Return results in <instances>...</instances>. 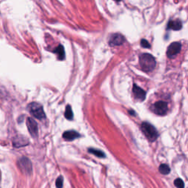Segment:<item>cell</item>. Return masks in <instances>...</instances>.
Here are the masks:
<instances>
[{"instance_id": "cell-1", "label": "cell", "mask_w": 188, "mask_h": 188, "mask_svg": "<svg viewBox=\"0 0 188 188\" xmlns=\"http://www.w3.org/2000/svg\"><path fill=\"white\" fill-rule=\"evenodd\" d=\"M140 64L143 71L146 72L153 71L156 66V60L150 54L143 53L140 55Z\"/></svg>"}, {"instance_id": "cell-2", "label": "cell", "mask_w": 188, "mask_h": 188, "mask_svg": "<svg viewBox=\"0 0 188 188\" xmlns=\"http://www.w3.org/2000/svg\"><path fill=\"white\" fill-rule=\"evenodd\" d=\"M141 130L145 135L146 138L151 142H154L157 139L158 132L156 131L155 127L147 122H143L141 124Z\"/></svg>"}, {"instance_id": "cell-3", "label": "cell", "mask_w": 188, "mask_h": 188, "mask_svg": "<svg viewBox=\"0 0 188 188\" xmlns=\"http://www.w3.org/2000/svg\"><path fill=\"white\" fill-rule=\"evenodd\" d=\"M29 109L33 117L38 118L39 120L46 118V115H45L44 111H43V107L40 104L36 103V102H32V103L29 104Z\"/></svg>"}, {"instance_id": "cell-4", "label": "cell", "mask_w": 188, "mask_h": 188, "mask_svg": "<svg viewBox=\"0 0 188 188\" xmlns=\"http://www.w3.org/2000/svg\"><path fill=\"white\" fill-rule=\"evenodd\" d=\"M18 166L19 169L22 170V172L24 174L29 175L32 173V163L30 160L27 157H22L18 159Z\"/></svg>"}, {"instance_id": "cell-5", "label": "cell", "mask_w": 188, "mask_h": 188, "mask_svg": "<svg viewBox=\"0 0 188 188\" xmlns=\"http://www.w3.org/2000/svg\"><path fill=\"white\" fill-rule=\"evenodd\" d=\"M168 109V104L165 102H163V101L156 102L152 105L153 112L159 116H164L166 114Z\"/></svg>"}, {"instance_id": "cell-6", "label": "cell", "mask_w": 188, "mask_h": 188, "mask_svg": "<svg viewBox=\"0 0 188 188\" xmlns=\"http://www.w3.org/2000/svg\"><path fill=\"white\" fill-rule=\"evenodd\" d=\"M181 49H182V45L179 42L172 43L167 50V55L169 58H173L179 53Z\"/></svg>"}, {"instance_id": "cell-7", "label": "cell", "mask_w": 188, "mask_h": 188, "mask_svg": "<svg viewBox=\"0 0 188 188\" xmlns=\"http://www.w3.org/2000/svg\"><path fill=\"white\" fill-rule=\"evenodd\" d=\"M27 126L28 128L29 132L33 137H36L38 134V124L34 119L32 118H27Z\"/></svg>"}, {"instance_id": "cell-8", "label": "cell", "mask_w": 188, "mask_h": 188, "mask_svg": "<svg viewBox=\"0 0 188 188\" xmlns=\"http://www.w3.org/2000/svg\"><path fill=\"white\" fill-rule=\"evenodd\" d=\"M125 38L121 34H113L109 38V45L111 46H120L124 43Z\"/></svg>"}, {"instance_id": "cell-9", "label": "cell", "mask_w": 188, "mask_h": 188, "mask_svg": "<svg viewBox=\"0 0 188 188\" xmlns=\"http://www.w3.org/2000/svg\"><path fill=\"white\" fill-rule=\"evenodd\" d=\"M132 91H133L135 99H139L140 101H143L146 99V91L139 86H137L136 84H134Z\"/></svg>"}, {"instance_id": "cell-10", "label": "cell", "mask_w": 188, "mask_h": 188, "mask_svg": "<svg viewBox=\"0 0 188 188\" xmlns=\"http://www.w3.org/2000/svg\"><path fill=\"white\" fill-rule=\"evenodd\" d=\"M28 144V140L24 137H17L13 140V146L16 148L22 147Z\"/></svg>"}, {"instance_id": "cell-11", "label": "cell", "mask_w": 188, "mask_h": 188, "mask_svg": "<svg viewBox=\"0 0 188 188\" xmlns=\"http://www.w3.org/2000/svg\"><path fill=\"white\" fill-rule=\"evenodd\" d=\"M62 137H63L64 139L67 140H73L74 139L77 138V137H80V135L78 132H76L75 131H66L63 133L62 135Z\"/></svg>"}, {"instance_id": "cell-12", "label": "cell", "mask_w": 188, "mask_h": 188, "mask_svg": "<svg viewBox=\"0 0 188 188\" xmlns=\"http://www.w3.org/2000/svg\"><path fill=\"white\" fill-rule=\"evenodd\" d=\"M182 27V22L179 19L176 20H171L168 22V27L169 29H173V30H179Z\"/></svg>"}, {"instance_id": "cell-13", "label": "cell", "mask_w": 188, "mask_h": 188, "mask_svg": "<svg viewBox=\"0 0 188 188\" xmlns=\"http://www.w3.org/2000/svg\"><path fill=\"white\" fill-rule=\"evenodd\" d=\"M55 52L57 55V57L60 60H64L65 58V51H64V48L62 45H60L57 47L56 49L55 50Z\"/></svg>"}, {"instance_id": "cell-14", "label": "cell", "mask_w": 188, "mask_h": 188, "mask_svg": "<svg viewBox=\"0 0 188 188\" xmlns=\"http://www.w3.org/2000/svg\"><path fill=\"white\" fill-rule=\"evenodd\" d=\"M159 170L160 173H161L162 174H163V175H168V174L170 173V169L169 166H168V165L162 164L159 166Z\"/></svg>"}, {"instance_id": "cell-15", "label": "cell", "mask_w": 188, "mask_h": 188, "mask_svg": "<svg viewBox=\"0 0 188 188\" xmlns=\"http://www.w3.org/2000/svg\"><path fill=\"white\" fill-rule=\"evenodd\" d=\"M88 151H89L90 154H93L94 155L98 156V157H105V154H104L103 151L100 150H97V149H88Z\"/></svg>"}, {"instance_id": "cell-16", "label": "cell", "mask_w": 188, "mask_h": 188, "mask_svg": "<svg viewBox=\"0 0 188 188\" xmlns=\"http://www.w3.org/2000/svg\"><path fill=\"white\" fill-rule=\"evenodd\" d=\"M65 116L68 120H72L73 119V112L72 109H71L70 105H67L65 108Z\"/></svg>"}, {"instance_id": "cell-17", "label": "cell", "mask_w": 188, "mask_h": 188, "mask_svg": "<svg viewBox=\"0 0 188 188\" xmlns=\"http://www.w3.org/2000/svg\"><path fill=\"white\" fill-rule=\"evenodd\" d=\"M174 184L177 188H184V183L181 179H176L174 181Z\"/></svg>"}, {"instance_id": "cell-18", "label": "cell", "mask_w": 188, "mask_h": 188, "mask_svg": "<svg viewBox=\"0 0 188 188\" xmlns=\"http://www.w3.org/2000/svg\"><path fill=\"white\" fill-rule=\"evenodd\" d=\"M63 185V178L62 176H59L56 180V187L57 188H62Z\"/></svg>"}, {"instance_id": "cell-19", "label": "cell", "mask_w": 188, "mask_h": 188, "mask_svg": "<svg viewBox=\"0 0 188 188\" xmlns=\"http://www.w3.org/2000/svg\"><path fill=\"white\" fill-rule=\"evenodd\" d=\"M140 44H141V46L143 47V48L149 49L151 47V45H150V43H149V41H146V40H145V39L141 40Z\"/></svg>"}]
</instances>
